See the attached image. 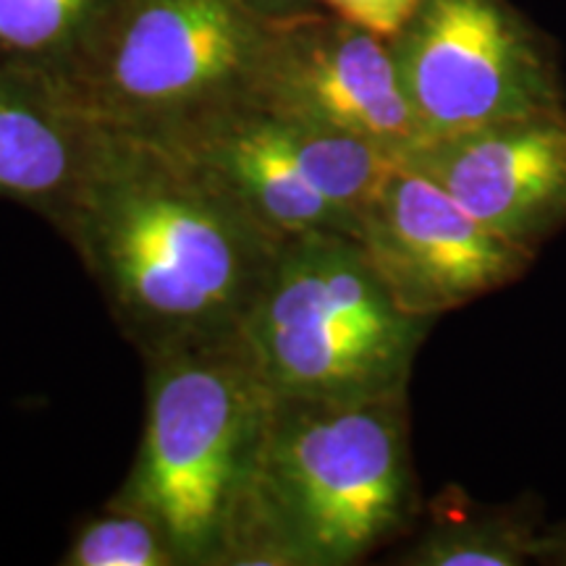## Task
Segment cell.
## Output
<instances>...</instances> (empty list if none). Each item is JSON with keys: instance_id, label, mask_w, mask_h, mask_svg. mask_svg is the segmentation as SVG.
<instances>
[{"instance_id": "6da1fadb", "label": "cell", "mask_w": 566, "mask_h": 566, "mask_svg": "<svg viewBox=\"0 0 566 566\" xmlns=\"http://www.w3.org/2000/svg\"><path fill=\"white\" fill-rule=\"evenodd\" d=\"M53 226L142 357L239 336L283 244L176 147L116 129Z\"/></svg>"}, {"instance_id": "7a4b0ae2", "label": "cell", "mask_w": 566, "mask_h": 566, "mask_svg": "<svg viewBox=\"0 0 566 566\" xmlns=\"http://www.w3.org/2000/svg\"><path fill=\"white\" fill-rule=\"evenodd\" d=\"M417 514L407 394H273L226 566H349L407 533Z\"/></svg>"}, {"instance_id": "3957f363", "label": "cell", "mask_w": 566, "mask_h": 566, "mask_svg": "<svg viewBox=\"0 0 566 566\" xmlns=\"http://www.w3.org/2000/svg\"><path fill=\"white\" fill-rule=\"evenodd\" d=\"M145 424L113 504L158 525L181 566H226L273 391L242 336L147 354Z\"/></svg>"}, {"instance_id": "277c9868", "label": "cell", "mask_w": 566, "mask_h": 566, "mask_svg": "<svg viewBox=\"0 0 566 566\" xmlns=\"http://www.w3.org/2000/svg\"><path fill=\"white\" fill-rule=\"evenodd\" d=\"M436 321L407 313L352 233L286 239L242 342L275 396L363 401L407 394Z\"/></svg>"}, {"instance_id": "5b68a950", "label": "cell", "mask_w": 566, "mask_h": 566, "mask_svg": "<svg viewBox=\"0 0 566 566\" xmlns=\"http://www.w3.org/2000/svg\"><path fill=\"white\" fill-rule=\"evenodd\" d=\"M271 34L247 0H111L63 84L105 129L171 139L258 97Z\"/></svg>"}, {"instance_id": "8992f818", "label": "cell", "mask_w": 566, "mask_h": 566, "mask_svg": "<svg viewBox=\"0 0 566 566\" xmlns=\"http://www.w3.org/2000/svg\"><path fill=\"white\" fill-rule=\"evenodd\" d=\"M195 160L281 242L304 233L357 237L359 216L396 166L370 142L250 97L158 139Z\"/></svg>"}, {"instance_id": "52a82bcc", "label": "cell", "mask_w": 566, "mask_h": 566, "mask_svg": "<svg viewBox=\"0 0 566 566\" xmlns=\"http://www.w3.org/2000/svg\"><path fill=\"white\" fill-rule=\"evenodd\" d=\"M388 45L424 139L566 108L554 51L509 0H420Z\"/></svg>"}, {"instance_id": "ba28073f", "label": "cell", "mask_w": 566, "mask_h": 566, "mask_svg": "<svg viewBox=\"0 0 566 566\" xmlns=\"http://www.w3.org/2000/svg\"><path fill=\"white\" fill-rule=\"evenodd\" d=\"M357 239L396 302L430 321L514 283L537 254L401 163L359 216Z\"/></svg>"}, {"instance_id": "9c48e42d", "label": "cell", "mask_w": 566, "mask_h": 566, "mask_svg": "<svg viewBox=\"0 0 566 566\" xmlns=\"http://www.w3.org/2000/svg\"><path fill=\"white\" fill-rule=\"evenodd\" d=\"M258 97L396 163L424 139L388 40L328 9L273 24Z\"/></svg>"}, {"instance_id": "30bf717a", "label": "cell", "mask_w": 566, "mask_h": 566, "mask_svg": "<svg viewBox=\"0 0 566 566\" xmlns=\"http://www.w3.org/2000/svg\"><path fill=\"white\" fill-rule=\"evenodd\" d=\"M399 163L535 252L566 226V108L424 139Z\"/></svg>"}, {"instance_id": "8fae6325", "label": "cell", "mask_w": 566, "mask_h": 566, "mask_svg": "<svg viewBox=\"0 0 566 566\" xmlns=\"http://www.w3.org/2000/svg\"><path fill=\"white\" fill-rule=\"evenodd\" d=\"M105 126L53 76L0 63V197L55 223Z\"/></svg>"}, {"instance_id": "7c38bea8", "label": "cell", "mask_w": 566, "mask_h": 566, "mask_svg": "<svg viewBox=\"0 0 566 566\" xmlns=\"http://www.w3.org/2000/svg\"><path fill=\"white\" fill-rule=\"evenodd\" d=\"M541 537V512L530 501L488 506L451 488L433 501L428 522L396 564L525 566L537 562Z\"/></svg>"}, {"instance_id": "4fadbf2b", "label": "cell", "mask_w": 566, "mask_h": 566, "mask_svg": "<svg viewBox=\"0 0 566 566\" xmlns=\"http://www.w3.org/2000/svg\"><path fill=\"white\" fill-rule=\"evenodd\" d=\"M111 0H0V63L63 84Z\"/></svg>"}, {"instance_id": "5bb4252c", "label": "cell", "mask_w": 566, "mask_h": 566, "mask_svg": "<svg viewBox=\"0 0 566 566\" xmlns=\"http://www.w3.org/2000/svg\"><path fill=\"white\" fill-rule=\"evenodd\" d=\"M61 566H181L166 533L150 516L108 501L101 514L82 522Z\"/></svg>"}, {"instance_id": "9a60e30c", "label": "cell", "mask_w": 566, "mask_h": 566, "mask_svg": "<svg viewBox=\"0 0 566 566\" xmlns=\"http://www.w3.org/2000/svg\"><path fill=\"white\" fill-rule=\"evenodd\" d=\"M321 3L336 17L388 40L405 27L420 0H321Z\"/></svg>"}, {"instance_id": "2e32d148", "label": "cell", "mask_w": 566, "mask_h": 566, "mask_svg": "<svg viewBox=\"0 0 566 566\" xmlns=\"http://www.w3.org/2000/svg\"><path fill=\"white\" fill-rule=\"evenodd\" d=\"M247 6L271 24H281V21H292L296 17H307V13L325 9L321 0H247Z\"/></svg>"}, {"instance_id": "e0dca14e", "label": "cell", "mask_w": 566, "mask_h": 566, "mask_svg": "<svg viewBox=\"0 0 566 566\" xmlns=\"http://www.w3.org/2000/svg\"><path fill=\"white\" fill-rule=\"evenodd\" d=\"M537 562L566 566V525L543 530L541 548H537Z\"/></svg>"}]
</instances>
